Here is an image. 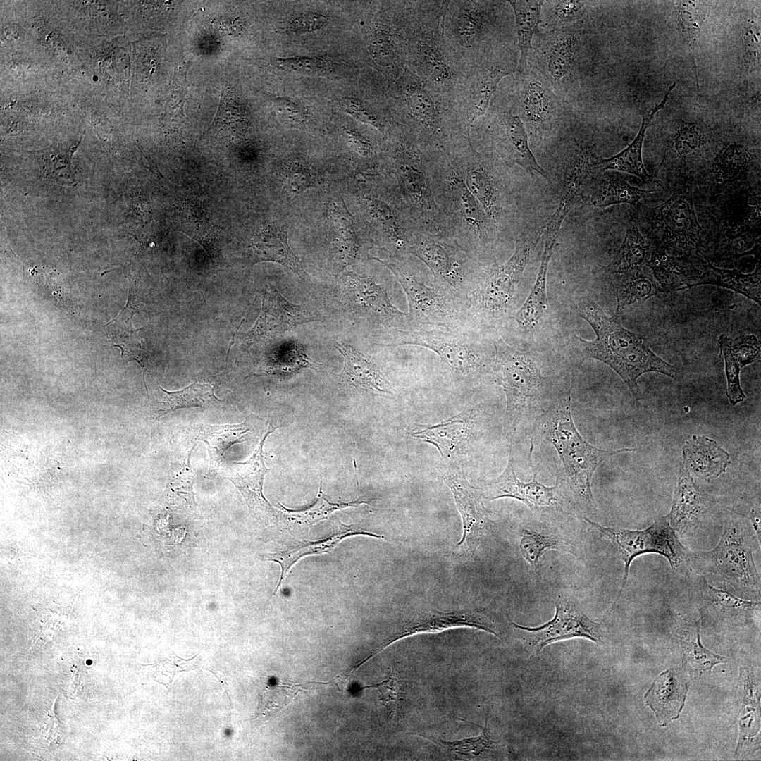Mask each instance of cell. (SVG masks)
I'll return each mask as SVG.
<instances>
[{"label": "cell", "mask_w": 761, "mask_h": 761, "mask_svg": "<svg viewBox=\"0 0 761 761\" xmlns=\"http://www.w3.org/2000/svg\"><path fill=\"white\" fill-rule=\"evenodd\" d=\"M488 121L490 137L497 153L510 163L519 166L531 175L549 179L529 147L526 127L510 100L496 101L493 97L484 114Z\"/></svg>", "instance_id": "cell-16"}, {"label": "cell", "mask_w": 761, "mask_h": 761, "mask_svg": "<svg viewBox=\"0 0 761 761\" xmlns=\"http://www.w3.org/2000/svg\"><path fill=\"white\" fill-rule=\"evenodd\" d=\"M373 259L393 273L407 295L409 330L469 329L464 297L435 283L427 285L404 261Z\"/></svg>", "instance_id": "cell-7"}, {"label": "cell", "mask_w": 761, "mask_h": 761, "mask_svg": "<svg viewBox=\"0 0 761 761\" xmlns=\"http://www.w3.org/2000/svg\"><path fill=\"white\" fill-rule=\"evenodd\" d=\"M707 497L685 469L681 474L673 496L669 513L665 516L674 531L691 524L707 509Z\"/></svg>", "instance_id": "cell-38"}, {"label": "cell", "mask_w": 761, "mask_h": 761, "mask_svg": "<svg viewBox=\"0 0 761 761\" xmlns=\"http://www.w3.org/2000/svg\"><path fill=\"white\" fill-rule=\"evenodd\" d=\"M517 67L510 45L494 52L464 73L454 99V109L468 134L474 123L485 113L500 82L516 72Z\"/></svg>", "instance_id": "cell-14"}, {"label": "cell", "mask_w": 761, "mask_h": 761, "mask_svg": "<svg viewBox=\"0 0 761 761\" xmlns=\"http://www.w3.org/2000/svg\"><path fill=\"white\" fill-rule=\"evenodd\" d=\"M327 22V17L316 12H307L291 21L289 29L292 34L299 35L321 29Z\"/></svg>", "instance_id": "cell-59"}, {"label": "cell", "mask_w": 761, "mask_h": 761, "mask_svg": "<svg viewBox=\"0 0 761 761\" xmlns=\"http://www.w3.org/2000/svg\"><path fill=\"white\" fill-rule=\"evenodd\" d=\"M245 121L246 114L242 106L233 99L228 89H223L218 110L206 134L223 129H240Z\"/></svg>", "instance_id": "cell-51"}, {"label": "cell", "mask_w": 761, "mask_h": 761, "mask_svg": "<svg viewBox=\"0 0 761 761\" xmlns=\"http://www.w3.org/2000/svg\"><path fill=\"white\" fill-rule=\"evenodd\" d=\"M262 309L254 329L256 335L280 334L297 325L325 319L311 306L290 302L273 286L264 299Z\"/></svg>", "instance_id": "cell-26"}, {"label": "cell", "mask_w": 761, "mask_h": 761, "mask_svg": "<svg viewBox=\"0 0 761 761\" xmlns=\"http://www.w3.org/2000/svg\"><path fill=\"white\" fill-rule=\"evenodd\" d=\"M272 101L278 113L287 121L299 123L305 120V111L293 101L283 97H274Z\"/></svg>", "instance_id": "cell-61"}, {"label": "cell", "mask_w": 761, "mask_h": 761, "mask_svg": "<svg viewBox=\"0 0 761 761\" xmlns=\"http://www.w3.org/2000/svg\"><path fill=\"white\" fill-rule=\"evenodd\" d=\"M406 253L425 264L431 271L434 283L465 297L477 278L469 267V254L445 234L416 231L411 238Z\"/></svg>", "instance_id": "cell-15"}, {"label": "cell", "mask_w": 761, "mask_h": 761, "mask_svg": "<svg viewBox=\"0 0 761 761\" xmlns=\"http://www.w3.org/2000/svg\"><path fill=\"white\" fill-rule=\"evenodd\" d=\"M388 347L419 346L434 352L445 369L455 379L469 381L491 366L495 348L491 342L471 329L395 328Z\"/></svg>", "instance_id": "cell-6"}, {"label": "cell", "mask_w": 761, "mask_h": 761, "mask_svg": "<svg viewBox=\"0 0 761 761\" xmlns=\"http://www.w3.org/2000/svg\"><path fill=\"white\" fill-rule=\"evenodd\" d=\"M464 414L433 425H417L411 432L415 438L435 446L445 459L462 454L466 448L469 428Z\"/></svg>", "instance_id": "cell-36"}, {"label": "cell", "mask_w": 761, "mask_h": 761, "mask_svg": "<svg viewBox=\"0 0 761 761\" xmlns=\"http://www.w3.org/2000/svg\"><path fill=\"white\" fill-rule=\"evenodd\" d=\"M192 435L204 442L210 458L209 472L219 467L225 452L233 445L245 440L249 429L245 423L239 424H198L192 428Z\"/></svg>", "instance_id": "cell-39"}, {"label": "cell", "mask_w": 761, "mask_h": 761, "mask_svg": "<svg viewBox=\"0 0 761 761\" xmlns=\"http://www.w3.org/2000/svg\"><path fill=\"white\" fill-rule=\"evenodd\" d=\"M283 178L285 189L292 197L303 193L318 183L316 173L299 162L290 163L285 170Z\"/></svg>", "instance_id": "cell-54"}, {"label": "cell", "mask_w": 761, "mask_h": 761, "mask_svg": "<svg viewBox=\"0 0 761 761\" xmlns=\"http://www.w3.org/2000/svg\"><path fill=\"white\" fill-rule=\"evenodd\" d=\"M393 101L400 126L445 151L470 137L454 104L406 68L395 84Z\"/></svg>", "instance_id": "cell-5"}, {"label": "cell", "mask_w": 761, "mask_h": 761, "mask_svg": "<svg viewBox=\"0 0 761 761\" xmlns=\"http://www.w3.org/2000/svg\"><path fill=\"white\" fill-rule=\"evenodd\" d=\"M543 230H531L517 237L512 256L478 278L466 297L470 323H490L509 313L520 278Z\"/></svg>", "instance_id": "cell-8"}, {"label": "cell", "mask_w": 761, "mask_h": 761, "mask_svg": "<svg viewBox=\"0 0 761 761\" xmlns=\"http://www.w3.org/2000/svg\"><path fill=\"white\" fill-rule=\"evenodd\" d=\"M718 342L725 364L726 395L730 403L736 405L746 397L740 385V372L745 366L760 361V342L754 335L731 338L724 334L719 336Z\"/></svg>", "instance_id": "cell-29"}, {"label": "cell", "mask_w": 761, "mask_h": 761, "mask_svg": "<svg viewBox=\"0 0 761 761\" xmlns=\"http://www.w3.org/2000/svg\"><path fill=\"white\" fill-rule=\"evenodd\" d=\"M190 66V62L182 63L175 69L172 77L166 104V114L172 122L179 123L185 119L184 105L189 87L187 73Z\"/></svg>", "instance_id": "cell-52"}, {"label": "cell", "mask_w": 761, "mask_h": 761, "mask_svg": "<svg viewBox=\"0 0 761 761\" xmlns=\"http://www.w3.org/2000/svg\"><path fill=\"white\" fill-rule=\"evenodd\" d=\"M614 285L617 304L614 315L617 316L629 307L644 302L659 292L656 282L643 271L617 275Z\"/></svg>", "instance_id": "cell-43"}, {"label": "cell", "mask_w": 761, "mask_h": 761, "mask_svg": "<svg viewBox=\"0 0 761 761\" xmlns=\"http://www.w3.org/2000/svg\"><path fill=\"white\" fill-rule=\"evenodd\" d=\"M514 16L515 30L520 58L517 68H524L530 58L532 38L538 32L544 1L512 0L507 1Z\"/></svg>", "instance_id": "cell-41"}, {"label": "cell", "mask_w": 761, "mask_h": 761, "mask_svg": "<svg viewBox=\"0 0 761 761\" xmlns=\"http://www.w3.org/2000/svg\"><path fill=\"white\" fill-rule=\"evenodd\" d=\"M702 12L693 1H680L676 9L679 34L691 54L698 82L695 49L701 33Z\"/></svg>", "instance_id": "cell-48"}, {"label": "cell", "mask_w": 761, "mask_h": 761, "mask_svg": "<svg viewBox=\"0 0 761 761\" xmlns=\"http://www.w3.org/2000/svg\"><path fill=\"white\" fill-rule=\"evenodd\" d=\"M562 547L559 540L555 536L544 535L533 530L524 528L521 531L520 552L524 559L536 571L544 553Z\"/></svg>", "instance_id": "cell-49"}, {"label": "cell", "mask_w": 761, "mask_h": 761, "mask_svg": "<svg viewBox=\"0 0 761 761\" xmlns=\"http://www.w3.org/2000/svg\"><path fill=\"white\" fill-rule=\"evenodd\" d=\"M744 46L748 56L758 59L760 54V31L757 26L750 25L745 31Z\"/></svg>", "instance_id": "cell-62"}, {"label": "cell", "mask_w": 761, "mask_h": 761, "mask_svg": "<svg viewBox=\"0 0 761 761\" xmlns=\"http://www.w3.org/2000/svg\"><path fill=\"white\" fill-rule=\"evenodd\" d=\"M276 429L270 424L251 457L245 462H233L228 476L241 493L253 516L265 525L276 524L278 519V512L263 493L264 477L269 471L265 464L263 448L266 439Z\"/></svg>", "instance_id": "cell-21"}, {"label": "cell", "mask_w": 761, "mask_h": 761, "mask_svg": "<svg viewBox=\"0 0 761 761\" xmlns=\"http://www.w3.org/2000/svg\"><path fill=\"white\" fill-rule=\"evenodd\" d=\"M450 160L457 167L465 184L484 210L490 220L495 223L500 218L503 207L500 185L491 168L490 159L476 150L466 138L445 151Z\"/></svg>", "instance_id": "cell-18"}, {"label": "cell", "mask_w": 761, "mask_h": 761, "mask_svg": "<svg viewBox=\"0 0 761 761\" xmlns=\"http://www.w3.org/2000/svg\"><path fill=\"white\" fill-rule=\"evenodd\" d=\"M458 627L471 628L500 637L493 622L478 610L441 612L433 610L414 615L388 639L385 645L416 634L437 633Z\"/></svg>", "instance_id": "cell-25"}, {"label": "cell", "mask_w": 761, "mask_h": 761, "mask_svg": "<svg viewBox=\"0 0 761 761\" xmlns=\"http://www.w3.org/2000/svg\"><path fill=\"white\" fill-rule=\"evenodd\" d=\"M507 1H448L443 20L445 48L464 75L499 49L511 45Z\"/></svg>", "instance_id": "cell-2"}, {"label": "cell", "mask_w": 761, "mask_h": 761, "mask_svg": "<svg viewBox=\"0 0 761 761\" xmlns=\"http://www.w3.org/2000/svg\"><path fill=\"white\" fill-rule=\"evenodd\" d=\"M516 73L510 101L524 125L537 130L548 124L554 116L552 94L544 78L531 70L528 64L517 68Z\"/></svg>", "instance_id": "cell-23"}, {"label": "cell", "mask_w": 761, "mask_h": 761, "mask_svg": "<svg viewBox=\"0 0 761 761\" xmlns=\"http://www.w3.org/2000/svg\"><path fill=\"white\" fill-rule=\"evenodd\" d=\"M346 135L353 149L361 156L371 157L374 153L372 142L361 133L354 130H347Z\"/></svg>", "instance_id": "cell-63"}, {"label": "cell", "mask_w": 761, "mask_h": 761, "mask_svg": "<svg viewBox=\"0 0 761 761\" xmlns=\"http://www.w3.org/2000/svg\"><path fill=\"white\" fill-rule=\"evenodd\" d=\"M579 33L571 27L555 28L543 36L540 58L543 76L555 84L569 76L579 42Z\"/></svg>", "instance_id": "cell-31"}, {"label": "cell", "mask_w": 761, "mask_h": 761, "mask_svg": "<svg viewBox=\"0 0 761 761\" xmlns=\"http://www.w3.org/2000/svg\"><path fill=\"white\" fill-rule=\"evenodd\" d=\"M435 743L445 750L455 754L463 759H474L492 750L497 743L490 738L488 731V717L481 733L477 736L465 738L460 740L447 741L440 737L435 738L423 735H416Z\"/></svg>", "instance_id": "cell-47"}, {"label": "cell", "mask_w": 761, "mask_h": 761, "mask_svg": "<svg viewBox=\"0 0 761 761\" xmlns=\"http://www.w3.org/2000/svg\"><path fill=\"white\" fill-rule=\"evenodd\" d=\"M703 144V137L701 132L692 123L684 124L680 128L674 141L675 149L681 156L693 152Z\"/></svg>", "instance_id": "cell-57"}, {"label": "cell", "mask_w": 761, "mask_h": 761, "mask_svg": "<svg viewBox=\"0 0 761 761\" xmlns=\"http://www.w3.org/2000/svg\"><path fill=\"white\" fill-rule=\"evenodd\" d=\"M757 543L753 526L729 521L724 524L717 545L710 550L691 552L689 564L735 589L760 594V576L753 558Z\"/></svg>", "instance_id": "cell-9"}, {"label": "cell", "mask_w": 761, "mask_h": 761, "mask_svg": "<svg viewBox=\"0 0 761 761\" xmlns=\"http://www.w3.org/2000/svg\"><path fill=\"white\" fill-rule=\"evenodd\" d=\"M544 3L549 6L550 15L549 20L551 25L558 27L579 20L586 10V1H549Z\"/></svg>", "instance_id": "cell-56"}, {"label": "cell", "mask_w": 761, "mask_h": 761, "mask_svg": "<svg viewBox=\"0 0 761 761\" xmlns=\"http://www.w3.org/2000/svg\"><path fill=\"white\" fill-rule=\"evenodd\" d=\"M675 86L676 83L674 82L669 87L663 99L644 116L641 128L631 144L621 152L612 157L600 159L592 163H589L590 168L600 171L614 170L625 172L636 175L644 182H652V178L646 171L642 159L643 140L647 128L652 119L665 106L669 94Z\"/></svg>", "instance_id": "cell-35"}, {"label": "cell", "mask_w": 761, "mask_h": 761, "mask_svg": "<svg viewBox=\"0 0 761 761\" xmlns=\"http://www.w3.org/2000/svg\"><path fill=\"white\" fill-rule=\"evenodd\" d=\"M648 247L637 226L631 223L626 232L623 243L612 264L617 275L629 274L643 271L647 261Z\"/></svg>", "instance_id": "cell-45"}, {"label": "cell", "mask_w": 761, "mask_h": 761, "mask_svg": "<svg viewBox=\"0 0 761 761\" xmlns=\"http://www.w3.org/2000/svg\"><path fill=\"white\" fill-rule=\"evenodd\" d=\"M356 535L368 536L376 538H384L382 535L364 530L354 525H345L337 520L333 533L328 538L316 541L299 542L296 545L284 550L262 554L261 560L277 562L281 568L280 579L273 595H275L280 588L291 567L301 558L309 555L330 552L342 540Z\"/></svg>", "instance_id": "cell-27"}, {"label": "cell", "mask_w": 761, "mask_h": 761, "mask_svg": "<svg viewBox=\"0 0 761 761\" xmlns=\"http://www.w3.org/2000/svg\"><path fill=\"white\" fill-rule=\"evenodd\" d=\"M748 153L741 145L731 144L723 152L720 158V167L723 174L732 175L742 171L748 164Z\"/></svg>", "instance_id": "cell-58"}, {"label": "cell", "mask_w": 761, "mask_h": 761, "mask_svg": "<svg viewBox=\"0 0 761 761\" xmlns=\"http://www.w3.org/2000/svg\"><path fill=\"white\" fill-rule=\"evenodd\" d=\"M567 214L568 211L566 209L557 206L544 229V249L536 282L524 304L511 317L522 328H535L547 310L546 283L549 263L561 226Z\"/></svg>", "instance_id": "cell-24"}, {"label": "cell", "mask_w": 761, "mask_h": 761, "mask_svg": "<svg viewBox=\"0 0 761 761\" xmlns=\"http://www.w3.org/2000/svg\"><path fill=\"white\" fill-rule=\"evenodd\" d=\"M297 691L290 686H276L264 690L259 693V703L256 717L270 715L287 705L294 698Z\"/></svg>", "instance_id": "cell-55"}, {"label": "cell", "mask_w": 761, "mask_h": 761, "mask_svg": "<svg viewBox=\"0 0 761 761\" xmlns=\"http://www.w3.org/2000/svg\"><path fill=\"white\" fill-rule=\"evenodd\" d=\"M683 455L686 469L705 480L717 478L730 463L729 454L704 435H693L688 440Z\"/></svg>", "instance_id": "cell-37"}, {"label": "cell", "mask_w": 761, "mask_h": 761, "mask_svg": "<svg viewBox=\"0 0 761 761\" xmlns=\"http://www.w3.org/2000/svg\"><path fill=\"white\" fill-rule=\"evenodd\" d=\"M245 252L252 264L272 261L301 277L307 276L289 246L287 231L277 225H265L254 233L246 245Z\"/></svg>", "instance_id": "cell-30"}, {"label": "cell", "mask_w": 761, "mask_h": 761, "mask_svg": "<svg viewBox=\"0 0 761 761\" xmlns=\"http://www.w3.org/2000/svg\"><path fill=\"white\" fill-rule=\"evenodd\" d=\"M164 395L155 412L159 418L181 408H208L221 401L214 394L213 385L199 382L193 383L181 390L168 391L160 387Z\"/></svg>", "instance_id": "cell-42"}, {"label": "cell", "mask_w": 761, "mask_h": 761, "mask_svg": "<svg viewBox=\"0 0 761 761\" xmlns=\"http://www.w3.org/2000/svg\"><path fill=\"white\" fill-rule=\"evenodd\" d=\"M698 582L699 589L705 602L719 609L722 612H746L753 610L758 605L757 602L743 600L726 590L712 586L703 576L699 579Z\"/></svg>", "instance_id": "cell-50"}, {"label": "cell", "mask_w": 761, "mask_h": 761, "mask_svg": "<svg viewBox=\"0 0 761 761\" xmlns=\"http://www.w3.org/2000/svg\"><path fill=\"white\" fill-rule=\"evenodd\" d=\"M555 609L553 618L539 626L529 627L511 622L514 628L524 632V641L532 653L538 655L551 643L574 638H586L596 644L602 643L600 624L589 619L576 602L559 597Z\"/></svg>", "instance_id": "cell-17"}, {"label": "cell", "mask_w": 761, "mask_h": 761, "mask_svg": "<svg viewBox=\"0 0 761 761\" xmlns=\"http://www.w3.org/2000/svg\"><path fill=\"white\" fill-rule=\"evenodd\" d=\"M281 68L304 71L321 70L328 66V62L321 58L311 56H294L277 60Z\"/></svg>", "instance_id": "cell-60"}, {"label": "cell", "mask_w": 761, "mask_h": 761, "mask_svg": "<svg viewBox=\"0 0 761 761\" xmlns=\"http://www.w3.org/2000/svg\"><path fill=\"white\" fill-rule=\"evenodd\" d=\"M533 448V445L531 442L529 463L533 471L532 481L526 483L517 478L514 467L512 450L510 447L508 462L503 471L496 478L486 481L483 488L478 489L483 498L494 500L511 497L523 502L534 509L554 507L557 502L558 481L555 486L548 487L536 480V473L532 464Z\"/></svg>", "instance_id": "cell-22"}, {"label": "cell", "mask_w": 761, "mask_h": 761, "mask_svg": "<svg viewBox=\"0 0 761 761\" xmlns=\"http://www.w3.org/2000/svg\"><path fill=\"white\" fill-rule=\"evenodd\" d=\"M444 173L437 179L438 198L446 228L449 224L457 231L453 240L468 254L471 255L476 245H486L490 240L493 222L468 190L459 170L447 154L442 163Z\"/></svg>", "instance_id": "cell-12"}, {"label": "cell", "mask_w": 761, "mask_h": 761, "mask_svg": "<svg viewBox=\"0 0 761 761\" xmlns=\"http://www.w3.org/2000/svg\"><path fill=\"white\" fill-rule=\"evenodd\" d=\"M190 454L187 457L186 461L173 468L169 485L172 500L176 502L178 500V502L182 505L194 506V500L192 491L194 473L189 460Z\"/></svg>", "instance_id": "cell-53"}, {"label": "cell", "mask_w": 761, "mask_h": 761, "mask_svg": "<svg viewBox=\"0 0 761 761\" xmlns=\"http://www.w3.org/2000/svg\"><path fill=\"white\" fill-rule=\"evenodd\" d=\"M547 440L555 447L569 478L572 491L582 502L593 507L592 479L596 469L610 456L635 449L600 450L590 445L578 432L571 416L570 395L561 403L550 419L545 431Z\"/></svg>", "instance_id": "cell-10"}, {"label": "cell", "mask_w": 761, "mask_h": 761, "mask_svg": "<svg viewBox=\"0 0 761 761\" xmlns=\"http://www.w3.org/2000/svg\"><path fill=\"white\" fill-rule=\"evenodd\" d=\"M445 151L400 126L391 161L401 192L419 229L445 233V219L438 203L437 168Z\"/></svg>", "instance_id": "cell-3"}, {"label": "cell", "mask_w": 761, "mask_h": 761, "mask_svg": "<svg viewBox=\"0 0 761 761\" xmlns=\"http://www.w3.org/2000/svg\"><path fill=\"white\" fill-rule=\"evenodd\" d=\"M688 692L687 683L673 669L662 672L645 693V705L653 711L659 724L667 726L679 717Z\"/></svg>", "instance_id": "cell-32"}, {"label": "cell", "mask_w": 761, "mask_h": 761, "mask_svg": "<svg viewBox=\"0 0 761 761\" xmlns=\"http://www.w3.org/2000/svg\"><path fill=\"white\" fill-rule=\"evenodd\" d=\"M578 311L593 328L596 338L590 341L572 335L570 358L573 363L581 364L588 359L602 361L622 378L636 398L639 394L637 379L642 374L657 372L675 377L676 368L655 354L640 337L625 328L619 316H608L591 300L580 304Z\"/></svg>", "instance_id": "cell-1"}, {"label": "cell", "mask_w": 761, "mask_h": 761, "mask_svg": "<svg viewBox=\"0 0 761 761\" xmlns=\"http://www.w3.org/2000/svg\"><path fill=\"white\" fill-rule=\"evenodd\" d=\"M704 283L731 288L760 304V278L755 273L744 275L736 271L716 268L710 264L706 273L697 285Z\"/></svg>", "instance_id": "cell-46"}, {"label": "cell", "mask_w": 761, "mask_h": 761, "mask_svg": "<svg viewBox=\"0 0 761 761\" xmlns=\"http://www.w3.org/2000/svg\"><path fill=\"white\" fill-rule=\"evenodd\" d=\"M362 504H368V502L360 499L348 502L333 503L329 502L323 493L321 483L316 499L310 506L302 509H291L279 503L280 511L278 514L281 515L286 524L309 527L321 520L326 519L335 511L347 507H358Z\"/></svg>", "instance_id": "cell-44"}, {"label": "cell", "mask_w": 761, "mask_h": 761, "mask_svg": "<svg viewBox=\"0 0 761 761\" xmlns=\"http://www.w3.org/2000/svg\"><path fill=\"white\" fill-rule=\"evenodd\" d=\"M584 520L617 548L624 564L622 588L626 584L631 562L640 555L659 554L667 559L675 571L689 564L691 552L681 543L665 516L642 530L603 526L586 516Z\"/></svg>", "instance_id": "cell-13"}, {"label": "cell", "mask_w": 761, "mask_h": 761, "mask_svg": "<svg viewBox=\"0 0 761 761\" xmlns=\"http://www.w3.org/2000/svg\"><path fill=\"white\" fill-rule=\"evenodd\" d=\"M493 341L495 354L491 368L507 402L504 432L507 438L512 439L521 418L539 398L546 378L531 352L514 349L497 334Z\"/></svg>", "instance_id": "cell-11"}, {"label": "cell", "mask_w": 761, "mask_h": 761, "mask_svg": "<svg viewBox=\"0 0 761 761\" xmlns=\"http://www.w3.org/2000/svg\"><path fill=\"white\" fill-rule=\"evenodd\" d=\"M657 226L669 240L679 242H695L700 236L691 192L679 190L660 207L656 216Z\"/></svg>", "instance_id": "cell-28"}, {"label": "cell", "mask_w": 761, "mask_h": 761, "mask_svg": "<svg viewBox=\"0 0 761 761\" xmlns=\"http://www.w3.org/2000/svg\"><path fill=\"white\" fill-rule=\"evenodd\" d=\"M700 619L686 621L677 631L686 667L695 676L710 672L714 665L726 661L725 657L703 647L700 642Z\"/></svg>", "instance_id": "cell-40"}, {"label": "cell", "mask_w": 761, "mask_h": 761, "mask_svg": "<svg viewBox=\"0 0 761 761\" xmlns=\"http://www.w3.org/2000/svg\"><path fill=\"white\" fill-rule=\"evenodd\" d=\"M586 179L578 194H581L585 202L594 207L635 204L652 192L631 185L617 173L602 175L588 182Z\"/></svg>", "instance_id": "cell-34"}, {"label": "cell", "mask_w": 761, "mask_h": 761, "mask_svg": "<svg viewBox=\"0 0 761 761\" xmlns=\"http://www.w3.org/2000/svg\"><path fill=\"white\" fill-rule=\"evenodd\" d=\"M442 478L452 493L462 517L463 534L452 552L472 555L490 526L488 514L478 490L467 481L460 466H448Z\"/></svg>", "instance_id": "cell-19"}, {"label": "cell", "mask_w": 761, "mask_h": 761, "mask_svg": "<svg viewBox=\"0 0 761 761\" xmlns=\"http://www.w3.org/2000/svg\"><path fill=\"white\" fill-rule=\"evenodd\" d=\"M344 358L340 376L349 385L376 395H392L393 388L378 366L350 345L335 342Z\"/></svg>", "instance_id": "cell-33"}, {"label": "cell", "mask_w": 761, "mask_h": 761, "mask_svg": "<svg viewBox=\"0 0 761 761\" xmlns=\"http://www.w3.org/2000/svg\"><path fill=\"white\" fill-rule=\"evenodd\" d=\"M342 281L350 305L360 316L388 327L409 328L407 313L391 303L386 290L374 279L346 272Z\"/></svg>", "instance_id": "cell-20"}, {"label": "cell", "mask_w": 761, "mask_h": 761, "mask_svg": "<svg viewBox=\"0 0 761 761\" xmlns=\"http://www.w3.org/2000/svg\"><path fill=\"white\" fill-rule=\"evenodd\" d=\"M448 1H414L406 27L405 68L435 92L454 99L462 84L461 73L449 56L443 34Z\"/></svg>", "instance_id": "cell-4"}, {"label": "cell", "mask_w": 761, "mask_h": 761, "mask_svg": "<svg viewBox=\"0 0 761 761\" xmlns=\"http://www.w3.org/2000/svg\"><path fill=\"white\" fill-rule=\"evenodd\" d=\"M193 240L198 242L206 251L211 261L217 259L219 254V242L217 235L213 229L202 236L198 235H187Z\"/></svg>", "instance_id": "cell-64"}]
</instances>
